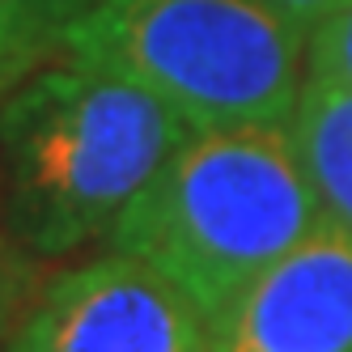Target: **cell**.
Segmentation results:
<instances>
[{"label":"cell","mask_w":352,"mask_h":352,"mask_svg":"<svg viewBox=\"0 0 352 352\" xmlns=\"http://www.w3.org/2000/svg\"><path fill=\"white\" fill-rule=\"evenodd\" d=\"M38 255H30L26 246H17L9 234H0V344H9L21 322L30 318V310L43 297V280H38Z\"/></svg>","instance_id":"8"},{"label":"cell","mask_w":352,"mask_h":352,"mask_svg":"<svg viewBox=\"0 0 352 352\" xmlns=\"http://www.w3.org/2000/svg\"><path fill=\"white\" fill-rule=\"evenodd\" d=\"M5 352H208V318L157 267L111 250L56 276Z\"/></svg>","instance_id":"4"},{"label":"cell","mask_w":352,"mask_h":352,"mask_svg":"<svg viewBox=\"0 0 352 352\" xmlns=\"http://www.w3.org/2000/svg\"><path fill=\"white\" fill-rule=\"evenodd\" d=\"M327 221L293 136L272 123L191 132L107 230L208 322Z\"/></svg>","instance_id":"2"},{"label":"cell","mask_w":352,"mask_h":352,"mask_svg":"<svg viewBox=\"0 0 352 352\" xmlns=\"http://www.w3.org/2000/svg\"><path fill=\"white\" fill-rule=\"evenodd\" d=\"M98 5L102 0H0V56L38 72V64L64 52L72 26Z\"/></svg>","instance_id":"7"},{"label":"cell","mask_w":352,"mask_h":352,"mask_svg":"<svg viewBox=\"0 0 352 352\" xmlns=\"http://www.w3.org/2000/svg\"><path fill=\"white\" fill-rule=\"evenodd\" d=\"M195 128L115 72L38 68L0 102V217L30 255L102 238Z\"/></svg>","instance_id":"1"},{"label":"cell","mask_w":352,"mask_h":352,"mask_svg":"<svg viewBox=\"0 0 352 352\" xmlns=\"http://www.w3.org/2000/svg\"><path fill=\"white\" fill-rule=\"evenodd\" d=\"M306 43L272 0H102L72 26L64 56L157 94L195 132H212L285 128Z\"/></svg>","instance_id":"3"},{"label":"cell","mask_w":352,"mask_h":352,"mask_svg":"<svg viewBox=\"0 0 352 352\" xmlns=\"http://www.w3.org/2000/svg\"><path fill=\"white\" fill-rule=\"evenodd\" d=\"M306 77H327L352 85V5L327 17L306 43Z\"/></svg>","instance_id":"9"},{"label":"cell","mask_w":352,"mask_h":352,"mask_svg":"<svg viewBox=\"0 0 352 352\" xmlns=\"http://www.w3.org/2000/svg\"><path fill=\"white\" fill-rule=\"evenodd\" d=\"M289 136L327 221L352 234V85L306 77Z\"/></svg>","instance_id":"6"},{"label":"cell","mask_w":352,"mask_h":352,"mask_svg":"<svg viewBox=\"0 0 352 352\" xmlns=\"http://www.w3.org/2000/svg\"><path fill=\"white\" fill-rule=\"evenodd\" d=\"M208 352H352V234L310 230L208 322Z\"/></svg>","instance_id":"5"},{"label":"cell","mask_w":352,"mask_h":352,"mask_svg":"<svg viewBox=\"0 0 352 352\" xmlns=\"http://www.w3.org/2000/svg\"><path fill=\"white\" fill-rule=\"evenodd\" d=\"M26 77H30L26 68H17V64H9L5 56H0V102H5V98H9L21 81H26Z\"/></svg>","instance_id":"11"},{"label":"cell","mask_w":352,"mask_h":352,"mask_svg":"<svg viewBox=\"0 0 352 352\" xmlns=\"http://www.w3.org/2000/svg\"><path fill=\"white\" fill-rule=\"evenodd\" d=\"M276 9H280L293 26H301L306 34H314L327 17H336L344 5H352V0H272Z\"/></svg>","instance_id":"10"}]
</instances>
